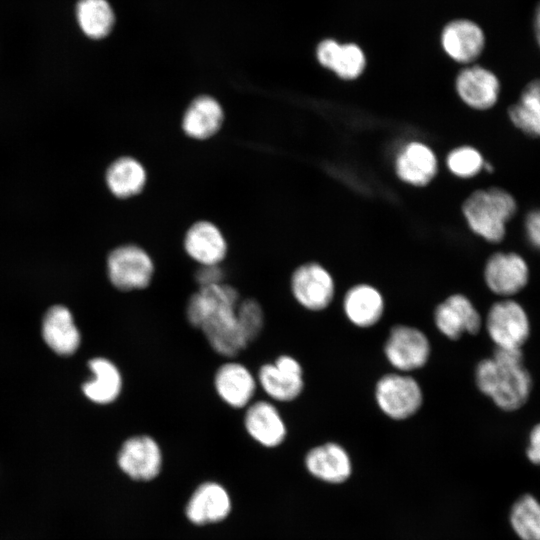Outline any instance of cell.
Instances as JSON below:
<instances>
[{
    "instance_id": "6da1fadb",
    "label": "cell",
    "mask_w": 540,
    "mask_h": 540,
    "mask_svg": "<svg viewBox=\"0 0 540 540\" xmlns=\"http://www.w3.org/2000/svg\"><path fill=\"white\" fill-rule=\"evenodd\" d=\"M241 298L235 286L224 282L196 288L185 302L188 325L200 331L209 348L224 359L237 358L250 346L237 317Z\"/></svg>"
},
{
    "instance_id": "7a4b0ae2",
    "label": "cell",
    "mask_w": 540,
    "mask_h": 540,
    "mask_svg": "<svg viewBox=\"0 0 540 540\" xmlns=\"http://www.w3.org/2000/svg\"><path fill=\"white\" fill-rule=\"evenodd\" d=\"M477 389L501 410L514 411L529 398L532 379L523 366L521 348H495L474 369Z\"/></svg>"
},
{
    "instance_id": "3957f363",
    "label": "cell",
    "mask_w": 540,
    "mask_h": 540,
    "mask_svg": "<svg viewBox=\"0 0 540 540\" xmlns=\"http://www.w3.org/2000/svg\"><path fill=\"white\" fill-rule=\"evenodd\" d=\"M462 211L474 234L487 242L498 243L505 238L507 224L517 214L518 203L506 189L490 187L471 193Z\"/></svg>"
},
{
    "instance_id": "277c9868",
    "label": "cell",
    "mask_w": 540,
    "mask_h": 540,
    "mask_svg": "<svg viewBox=\"0 0 540 540\" xmlns=\"http://www.w3.org/2000/svg\"><path fill=\"white\" fill-rule=\"evenodd\" d=\"M155 273L153 257L136 243L118 245L107 255V278L111 286L119 292L147 290L154 281Z\"/></svg>"
},
{
    "instance_id": "5b68a950",
    "label": "cell",
    "mask_w": 540,
    "mask_h": 540,
    "mask_svg": "<svg viewBox=\"0 0 540 540\" xmlns=\"http://www.w3.org/2000/svg\"><path fill=\"white\" fill-rule=\"evenodd\" d=\"M373 397L378 410L393 421L414 417L424 404V392L411 374L391 371L380 376Z\"/></svg>"
},
{
    "instance_id": "8992f818",
    "label": "cell",
    "mask_w": 540,
    "mask_h": 540,
    "mask_svg": "<svg viewBox=\"0 0 540 540\" xmlns=\"http://www.w3.org/2000/svg\"><path fill=\"white\" fill-rule=\"evenodd\" d=\"M259 390L276 404L296 401L305 390V372L302 363L288 353L279 354L262 363L255 372Z\"/></svg>"
},
{
    "instance_id": "52a82bcc",
    "label": "cell",
    "mask_w": 540,
    "mask_h": 540,
    "mask_svg": "<svg viewBox=\"0 0 540 540\" xmlns=\"http://www.w3.org/2000/svg\"><path fill=\"white\" fill-rule=\"evenodd\" d=\"M432 354L427 334L409 324L390 328L383 344V355L393 371L411 374L424 368Z\"/></svg>"
},
{
    "instance_id": "ba28073f",
    "label": "cell",
    "mask_w": 540,
    "mask_h": 540,
    "mask_svg": "<svg viewBox=\"0 0 540 540\" xmlns=\"http://www.w3.org/2000/svg\"><path fill=\"white\" fill-rule=\"evenodd\" d=\"M289 291L293 300L304 310L321 312L335 298L336 283L331 272L318 262H305L291 273Z\"/></svg>"
},
{
    "instance_id": "9c48e42d",
    "label": "cell",
    "mask_w": 540,
    "mask_h": 540,
    "mask_svg": "<svg viewBox=\"0 0 540 540\" xmlns=\"http://www.w3.org/2000/svg\"><path fill=\"white\" fill-rule=\"evenodd\" d=\"M211 382L220 402L237 411L251 404L259 390L255 372L237 358L224 359L214 370Z\"/></svg>"
},
{
    "instance_id": "30bf717a",
    "label": "cell",
    "mask_w": 540,
    "mask_h": 540,
    "mask_svg": "<svg viewBox=\"0 0 540 540\" xmlns=\"http://www.w3.org/2000/svg\"><path fill=\"white\" fill-rule=\"evenodd\" d=\"M495 348H521L530 333V322L524 308L504 298L488 310L483 323Z\"/></svg>"
},
{
    "instance_id": "8fae6325",
    "label": "cell",
    "mask_w": 540,
    "mask_h": 540,
    "mask_svg": "<svg viewBox=\"0 0 540 540\" xmlns=\"http://www.w3.org/2000/svg\"><path fill=\"white\" fill-rule=\"evenodd\" d=\"M432 319L437 331L446 339L456 341L464 334H477L483 320L473 302L462 293L445 297L434 308Z\"/></svg>"
},
{
    "instance_id": "7c38bea8",
    "label": "cell",
    "mask_w": 540,
    "mask_h": 540,
    "mask_svg": "<svg viewBox=\"0 0 540 540\" xmlns=\"http://www.w3.org/2000/svg\"><path fill=\"white\" fill-rule=\"evenodd\" d=\"M162 450L148 434H136L123 441L117 454L119 468L134 480L147 481L156 477L162 467Z\"/></svg>"
},
{
    "instance_id": "4fadbf2b",
    "label": "cell",
    "mask_w": 540,
    "mask_h": 540,
    "mask_svg": "<svg viewBox=\"0 0 540 540\" xmlns=\"http://www.w3.org/2000/svg\"><path fill=\"white\" fill-rule=\"evenodd\" d=\"M304 466L313 478L329 485L344 484L353 474L350 453L336 441H326L311 447L304 456Z\"/></svg>"
},
{
    "instance_id": "5bb4252c",
    "label": "cell",
    "mask_w": 540,
    "mask_h": 540,
    "mask_svg": "<svg viewBox=\"0 0 540 540\" xmlns=\"http://www.w3.org/2000/svg\"><path fill=\"white\" fill-rule=\"evenodd\" d=\"M242 412L243 427L256 443L265 448H276L285 441L288 428L278 404L259 398Z\"/></svg>"
},
{
    "instance_id": "9a60e30c",
    "label": "cell",
    "mask_w": 540,
    "mask_h": 540,
    "mask_svg": "<svg viewBox=\"0 0 540 540\" xmlns=\"http://www.w3.org/2000/svg\"><path fill=\"white\" fill-rule=\"evenodd\" d=\"M483 278L492 293L508 298L528 283L529 266L516 252H496L487 259Z\"/></svg>"
},
{
    "instance_id": "2e32d148",
    "label": "cell",
    "mask_w": 540,
    "mask_h": 540,
    "mask_svg": "<svg viewBox=\"0 0 540 540\" xmlns=\"http://www.w3.org/2000/svg\"><path fill=\"white\" fill-rule=\"evenodd\" d=\"M185 254L197 266L222 265L228 255V242L222 230L213 222L193 223L183 237Z\"/></svg>"
},
{
    "instance_id": "e0dca14e",
    "label": "cell",
    "mask_w": 540,
    "mask_h": 540,
    "mask_svg": "<svg viewBox=\"0 0 540 540\" xmlns=\"http://www.w3.org/2000/svg\"><path fill=\"white\" fill-rule=\"evenodd\" d=\"M456 92L470 108L488 110L496 105L501 93V83L491 70L471 65L462 69L456 77Z\"/></svg>"
},
{
    "instance_id": "ac0fdd59",
    "label": "cell",
    "mask_w": 540,
    "mask_h": 540,
    "mask_svg": "<svg viewBox=\"0 0 540 540\" xmlns=\"http://www.w3.org/2000/svg\"><path fill=\"white\" fill-rule=\"evenodd\" d=\"M386 301L383 293L373 284L356 283L342 298V311L347 321L359 328L369 329L383 318Z\"/></svg>"
},
{
    "instance_id": "d6986e66",
    "label": "cell",
    "mask_w": 540,
    "mask_h": 540,
    "mask_svg": "<svg viewBox=\"0 0 540 540\" xmlns=\"http://www.w3.org/2000/svg\"><path fill=\"white\" fill-rule=\"evenodd\" d=\"M87 364L92 377L82 384L83 395L93 404L106 406L115 403L124 389L120 367L104 356L93 357Z\"/></svg>"
},
{
    "instance_id": "ffe728a7",
    "label": "cell",
    "mask_w": 540,
    "mask_h": 540,
    "mask_svg": "<svg viewBox=\"0 0 540 540\" xmlns=\"http://www.w3.org/2000/svg\"><path fill=\"white\" fill-rule=\"evenodd\" d=\"M446 54L456 62L470 64L482 53L485 35L481 27L468 19H457L448 23L441 35Z\"/></svg>"
},
{
    "instance_id": "44dd1931",
    "label": "cell",
    "mask_w": 540,
    "mask_h": 540,
    "mask_svg": "<svg viewBox=\"0 0 540 540\" xmlns=\"http://www.w3.org/2000/svg\"><path fill=\"white\" fill-rule=\"evenodd\" d=\"M42 336L48 347L61 356L74 354L81 344V334L73 315L62 305L51 307L44 315Z\"/></svg>"
},
{
    "instance_id": "7402d4cb",
    "label": "cell",
    "mask_w": 540,
    "mask_h": 540,
    "mask_svg": "<svg viewBox=\"0 0 540 540\" xmlns=\"http://www.w3.org/2000/svg\"><path fill=\"white\" fill-rule=\"evenodd\" d=\"M223 121L224 111L219 101L210 95H199L184 111L181 126L190 138L206 140L220 130Z\"/></svg>"
},
{
    "instance_id": "603a6c76",
    "label": "cell",
    "mask_w": 540,
    "mask_h": 540,
    "mask_svg": "<svg viewBox=\"0 0 540 540\" xmlns=\"http://www.w3.org/2000/svg\"><path fill=\"white\" fill-rule=\"evenodd\" d=\"M231 510L230 497L219 484L206 482L192 494L186 506V516L194 524L203 525L223 520Z\"/></svg>"
},
{
    "instance_id": "cb8c5ba5",
    "label": "cell",
    "mask_w": 540,
    "mask_h": 540,
    "mask_svg": "<svg viewBox=\"0 0 540 540\" xmlns=\"http://www.w3.org/2000/svg\"><path fill=\"white\" fill-rule=\"evenodd\" d=\"M318 62L344 80L359 77L366 65L362 49L354 44H340L333 39L321 41L316 49Z\"/></svg>"
},
{
    "instance_id": "d4e9b609",
    "label": "cell",
    "mask_w": 540,
    "mask_h": 540,
    "mask_svg": "<svg viewBox=\"0 0 540 540\" xmlns=\"http://www.w3.org/2000/svg\"><path fill=\"white\" fill-rule=\"evenodd\" d=\"M395 170L398 177L413 186H424L437 172V159L430 147L410 142L397 155Z\"/></svg>"
},
{
    "instance_id": "484cf974",
    "label": "cell",
    "mask_w": 540,
    "mask_h": 540,
    "mask_svg": "<svg viewBox=\"0 0 540 540\" xmlns=\"http://www.w3.org/2000/svg\"><path fill=\"white\" fill-rule=\"evenodd\" d=\"M105 181L115 197L127 199L143 191L147 182V172L144 165L136 158L122 156L109 165Z\"/></svg>"
},
{
    "instance_id": "4316f807",
    "label": "cell",
    "mask_w": 540,
    "mask_h": 540,
    "mask_svg": "<svg viewBox=\"0 0 540 540\" xmlns=\"http://www.w3.org/2000/svg\"><path fill=\"white\" fill-rule=\"evenodd\" d=\"M74 15L81 32L92 40L106 38L115 24V14L107 0H77Z\"/></svg>"
},
{
    "instance_id": "83f0119b",
    "label": "cell",
    "mask_w": 540,
    "mask_h": 540,
    "mask_svg": "<svg viewBox=\"0 0 540 540\" xmlns=\"http://www.w3.org/2000/svg\"><path fill=\"white\" fill-rule=\"evenodd\" d=\"M512 531L520 540H540V500L523 494L512 504L509 515Z\"/></svg>"
},
{
    "instance_id": "f1b7e54d",
    "label": "cell",
    "mask_w": 540,
    "mask_h": 540,
    "mask_svg": "<svg viewBox=\"0 0 540 540\" xmlns=\"http://www.w3.org/2000/svg\"><path fill=\"white\" fill-rule=\"evenodd\" d=\"M508 118L525 135L540 138V99L521 91L518 100L509 106Z\"/></svg>"
},
{
    "instance_id": "f546056e",
    "label": "cell",
    "mask_w": 540,
    "mask_h": 540,
    "mask_svg": "<svg viewBox=\"0 0 540 540\" xmlns=\"http://www.w3.org/2000/svg\"><path fill=\"white\" fill-rule=\"evenodd\" d=\"M237 317L241 330L251 345L259 339L265 327V312L255 297H242L237 307Z\"/></svg>"
},
{
    "instance_id": "4dcf8cb0",
    "label": "cell",
    "mask_w": 540,
    "mask_h": 540,
    "mask_svg": "<svg viewBox=\"0 0 540 540\" xmlns=\"http://www.w3.org/2000/svg\"><path fill=\"white\" fill-rule=\"evenodd\" d=\"M485 160L481 152L472 146H460L447 156V167L460 178H471L484 169Z\"/></svg>"
},
{
    "instance_id": "1f68e13d",
    "label": "cell",
    "mask_w": 540,
    "mask_h": 540,
    "mask_svg": "<svg viewBox=\"0 0 540 540\" xmlns=\"http://www.w3.org/2000/svg\"><path fill=\"white\" fill-rule=\"evenodd\" d=\"M196 288L226 282V272L222 265L197 266L193 273Z\"/></svg>"
},
{
    "instance_id": "d6a6232c",
    "label": "cell",
    "mask_w": 540,
    "mask_h": 540,
    "mask_svg": "<svg viewBox=\"0 0 540 540\" xmlns=\"http://www.w3.org/2000/svg\"><path fill=\"white\" fill-rule=\"evenodd\" d=\"M523 226L528 244L540 251V208H533L526 213Z\"/></svg>"
},
{
    "instance_id": "836d02e7",
    "label": "cell",
    "mask_w": 540,
    "mask_h": 540,
    "mask_svg": "<svg viewBox=\"0 0 540 540\" xmlns=\"http://www.w3.org/2000/svg\"><path fill=\"white\" fill-rule=\"evenodd\" d=\"M526 455L531 463L540 466V423L529 433Z\"/></svg>"
},
{
    "instance_id": "e575fe53",
    "label": "cell",
    "mask_w": 540,
    "mask_h": 540,
    "mask_svg": "<svg viewBox=\"0 0 540 540\" xmlns=\"http://www.w3.org/2000/svg\"><path fill=\"white\" fill-rule=\"evenodd\" d=\"M534 32L536 42L540 48V2L536 6L534 13Z\"/></svg>"
}]
</instances>
